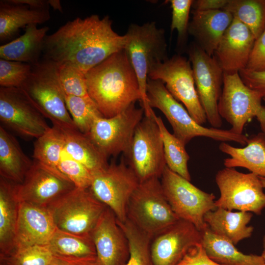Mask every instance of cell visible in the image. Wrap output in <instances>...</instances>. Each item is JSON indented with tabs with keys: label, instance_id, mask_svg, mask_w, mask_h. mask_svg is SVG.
<instances>
[{
	"label": "cell",
	"instance_id": "1",
	"mask_svg": "<svg viewBox=\"0 0 265 265\" xmlns=\"http://www.w3.org/2000/svg\"><path fill=\"white\" fill-rule=\"evenodd\" d=\"M109 16L96 14L68 21L47 35L44 58L58 64L69 63L84 74L112 54L124 50L126 36L112 28Z\"/></svg>",
	"mask_w": 265,
	"mask_h": 265
},
{
	"label": "cell",
	"instance_id": "2",
	"mask_svg": "<svg viewBox=\"0 0 265 265\" xmlns=\"http://www.w3.org/2000/svg\"><path fill=\"white\" fill-rule=\"evenodd\" d=\"M85 76L88 95L104 117H113L141 100L137 77L124 49L91 69Z\"/></svg>",
	"mask_w": 265,
	"mask_h": 265
},
{
	"label": "cell",
	"instance_id": "3",
	"mask_svg": "<svg viewBox=\"0 0 265 265\" xmlns=\"http://www.w3.org/2000/svg\"><path fill=\"white\" fill-rule=\"evenodd\" d=\"M21 88L53 127L62 130H78L66 106L56 63L41 58L32 65L30 76Z\"/></svg>",
	"mask_w": 265,
	"mask_h": 265
},
{
	"label": "cell",
	"instance_id": "4",
	"mask_svg": "<svg viewBox=\"0 0 265 265\" xmlns=\"http://www.w3.org/2000/svg\"><path fill=\"white\" fill-rule=\"evenodd\" d=\"M146 89L150 107L157 108L162 112L172 126L173 134L185 145L198 136L225 142L233 141L242 145L247 144L249 138L243 134H237L230 130L206 128L197 123L162 81L148 78Z\"/></svg>",
	"mask_w": 265,
	"mask_h": 265
},
{
	"label": "cell",
	"instance_id": "5",
	"mask_svg": "<svg viewBox=\"0 0 265 265\" xmlns=\"http://www.w3.org/2000/svg\"><path fill=\"white\" fill-rule=\"evenodd\" d=\"M125 35L124 50L138 80L144 115L151 116L154 111L148 102L147 80L153 66L169 58L165 31L155 22H150L131 24Z\"/></svg>",
	"mask_w": 265,
	"mask_h": 265
},
{
	"label": "cell",
	"instance_id": "6",
	"mask_svg": "<svg viewBox=\"0 0 265 265\" xmlns=\"http://www.w3.org/2000/svg\"><path fill=\"white\" fill-rule=\"evenodd\" d=\"M127 219L152 238L180 219L168 203L159 178L140 182L128 203Z\"/></svg>",
	"mask_w": 265,
	"mask_h": 265
},
{
	"label": "cell",
	"instance_id": "7",
	"mask_svg": "<svg viewBox=\"0 0 265 265\" xmlns=\"http://www.w3.org/2000/svg\"><path fill=\"white\" fill-rule=\"evenodd\" d=\"M262 99L243 83L238 72H224L218 110L220 117L231 125L232 132L243 134L246 124L255 117L265 133V106L262 105Z\"/></svg>",
	"mask_w": 265,
	"mask_h": 265
},
{
	"label": "cell",
	"instance_id": "8",
	"mask_svg": "<svg viewBox=\"0 0 265 265\" xmlns=\"http://www.w3.org/2000/svg\"><path fill=\"white\" fill-rule=\"evenodd\" d=\"M106 207L89 188L78 187L48 206L56 228L76 235L90 234Z\"/></svg>",
	"mask_w": 265,
	"mask_h": 265
},
{
	"label": "cell",
	"instance_id": "9",
	"mask_svg": "<svg viewBox=\"0 0 265 265\" xmlns=\"http://www.w3.org/2000/svg\"><path fill=\"white\" fill-rule=\"evenodd\" d=\"M160 179L164 195L176 215L201 232L206 229L205 215L216 208L214 194L198 188L167 166Z\"/></svg>",
	"mask_w": 265,
	"mask_h": 265
},
{
	"label": "cell",
	"instance_id": "10",
	"mask_svg": "<svg viewBox=\"0 0 265 265\" xmlns=\"http://www.w3.org/2000/svg\"><path fill=\"white\" fill-rule=\"evenodd\" d=\"M215 182L220 193L215 201L216 208L252 212L257 215L265 209L264 187L256 174L225 167L216 173Z\"/></svg>",
	"mask_w": 265,
	"mask_h": 265
},
{
	"label": "cell",
	"instance_id": "11",
	"mask_svg": "<svg viewBox=\"0 0 265 265\" xmlns=\"http://www.w3.org/2000/svg\"><path fill=\"white\" fill-rule=\"evenodd\" d=\"M148 78L162 81L174 98L185 106L197 123L201 125L206 123V115L197 92L189 59L175 55L154 65Z\"/></svg>",
	"mask_w": 265,
	"mask_h": 265
},
{
	"label": "cell",
	"instance_id": "12",
	"mask_svg": "<svg viewBox=\"0 0 265 265\" xmlns=\"http://www.w3.org/2000/svg\"><path fill=\"white\" fill-rule=\"evenodd\" d=\"M155 114L144 115L138 124L127 155L130 166L140 182L160 178L166 166L162 139Z\"/></svg>",
	"mask_w": 265,
	"mask_h": 265
},
{
	"label": "cell",
	"instance_id": "13",
	"mask_svg": "<svg viewBox=\"0 0 265 265\" xmlns=\"http://www.w3.org/2000/svg\"><path fill=\"white\" fill-rule=\"evenodd\" d=\"M140 182L136 174L124 162H111L104 169L94 174L89 190L109 208L117 219L127 220L129 200Z\"/></svg>",
	"mask_w": 265,
	"mask_h": 265
},
{
	"label": "cell",
	"instance_id": "14",
	"mask_svg": "<svg viewBox=\"0 0 265 265\" xmlns=\"http://www.w3.org/2000/svg\"><path fill=\"white\" fill-rule=\"evenodd\" d=\"M134 104L113 117H97L86 135L107 159L122 153L128 155L134 131L144 114L143 108Z\"/></svg>",
	"mask_w": 265,
	"mask_h": 265
},
{
	"label": "cell",
	"instance_id": "15",
	"mask_svg": "<svg viewBox=\"0 0 265 265\" xmlns=\"http://www.w3.org/2000/svg\"><path fill=\"white\" fill-rule=\"evenodd\" d=\"M197 92L207 119L213 128L219 129L222 119L218 103L223 84L224 72L214 56H210L197 44L188 51Z\"/></svg>",
	"mask_w": 265,
	"mask_h": 265
},
{
	"label": "cell",
	"instance_id": "16",
	"mask_svg": "<svg viewBox=\"0 0 265 265\" xmlns=\"http://www.w3.org/2000/svg\"><path fill=\"white\" fill-rule=\"evenodd\" d=\"M0 120L19 135L37 139L51 127L21 88H0Z\"/></svg>",
	"mask_w": 265,
	"mask_h": 265
},
{
	"label": "cell",
	"instance_id": "17",
	"mask_svg": "<svg viewBox=\"0 0 265 265\" xmlns=\"http://www.w3.org/2000/svg\"><path fill=\"white\" fill-rule=\"evenodd\" d=\"M75 187L65 176L34 160L16 191L19 202L48 207Z\"/></svg>",
	"mask_w": 265,
	"mask_h": 265
},
{
	"label": "cell",
	"instance_id": "18",
	"mask_svg": "<svg viewBox=\"0 0 265 265\" xmlns=\"http://www.w3.org/2000/svg\"><path fill=\"white\" fill-rule=\"evenodd\" d=\"M202 240V232L192 223L179 219L152 238L150 251L153 265H176Z\"/></svg>",
	"mask_w": 265,
	"mask_h": 265
},
{
	"label": "cell",
	"instance_id": "19",
	"mask_svg": "<svg viewBox=\"0 0 265 265\" xmlns=\"http://www.w3.org/2000/svg\"><path fill=\"white\" fill-rule=\"evenodd\" d=\"M100 265H125L130 255L127 236L114 212L106 207L90 233Z\"/></svg>",
	"mask_w": 265,
	"mask_h": 265
},
{
	"label": "cell",
	"instance_id": "20",
	"mask_svg": "<svg viewBox=\"0 0 265 265\" xmlns=\"http://www.w3.org/2000/svg\"><path fill=\"white\" fill-rule=\"evenodd\" d=\"M56 229L48 207L20 202L13 249L47 245Z\"/></svg>",
	"mask_w": 265,
	"mask_h": 265
},
{
	"label": "cell",
	"instance_id": "21",
	"mask_svg": "<svg viewBox=\"0 0 265 265\" xmlns=\"http://www.w3.org/2000/svg\"><path fill=\"white\" fill-rule=\"evenodd\" d=\"M255 40L249 28L234 18L213 55L224 73H238L246 68Z\"/></svg>",
	"mask_w": 265,
	"mask_h": 265
},
{
	"label": "cell",
	"instance_id": "22",
	"mask_svg": "<svg viewBox=\"0 0 265 265\" xmlns=\"http://www.w3.org/2000/svg\"><path fill=\"white\" fill-rule=\"evenodd\" d=\"M188 32L196 40L197 45L210 56L215 51L225 32L231 24L233 15L224 9H193Z\"/></svg>",
	"mask_w": 265,
	"mask_h": 265
},
{
	"label": "cell",
	"instance_id": "23",
	"mask_svg": "<svg viewBox=\"0 0 265 265\" xmlns=\"http://www.w3.org/2000/svg\"><path fill=\"white\" fill-rule=\"evenodd\" d=\"M252 217L250 212H233L216 208L207 212L204 219L213 233L236 245L251 236L254 228L247 225Z\"/></svg>",
	"mask_w": 265,
	"mask_h": 265
},
{
	"label": "cell",
	"instance_id": "24",
	"mask_svg": "<svg viewBox=\"0 0 265 265\" xmlns=\"http://www.w3.org/2000/svg\"><path fill=\"white\" fill-rule=\"evenodd\" d=\"M49 9H35L15 3L10 0L0 1V41L13 37L20 28L30 24H40L50 20Z\"/></svg>",
	"mask_w": 265,
	"mask_h": 265
},
{
	"label": "cell",
	"instance_id": "25",
	"mask_svg": "<svg viewBox=\"0 0 265 265\" xmlns=\"http://www.w3.org/2000/svg\"><path fill=\"white\" fill-rule=\"evenodd\" d=\"M49 28H38L36 24L25 27L21 36L0 46V58L33 65L41 60L44 41Z\"/></svg>",
	"mask_w": 265,
	"mask_h": 265
},
{
	"label": "cell",
	"instance_id": "26",
	"mask_svg": "<svg viewBox=\"0 0 265 265\" xmlns=\"http://www.w3.org/2000/svg\"><path fill=\"white\" fill-rule=\"evenodd\" d=\"M246 145L238 148L222 142L219 149L230 157L224 159V165L228 168H245L265 178V133L260 132L249 138Z\"/></svg>",
	"mask_w": 265,
	"mask_h": 265
},
{
	"label": "cell",
	"instance_id": "27",
	"mask_svg": "<svg viewBox=\"0 0 265 265\" xmlns=\"http://www.w3.org/2000/svg\"><path fill=\"white\" fill-rule=\"evenodd\" d=\"M16 184L0 177V257L8 254L14 247L20 203Z\"/></svg>",
	"mask_w": 265,
	"mask_h": 265
},
{
	"label": "cell",
	"instance_id": "28",
	"mask_svg": "<svg viewBox=\"0 0 265 265\" xmlns=\"http://www.w3.org/2000/svg\"><path fill=\"white\" fill-rule=\"evenodd\" d=\"M61 130L63 140L62 155L83 165L92 175L108 166L107 159L87 135L78 130Z\"/></svg>",
	"mask_w": 265,
	"mask_h": 265
},
{
	"label": "cell",
	"instance_id": "29",
	"mask_svg": "<svg viewBox=\"0 0 265 265\" xmlns=\"http://www.w3.org/2000/svg\"><path fill=\"white\" fill-rule=\"evenodd\" d=\"M32 161L24 153L17 139L2 126H0V177L21 184Z\"/></svg>",
	"mask_w": 265,
	"mask_h": 265
},
{
	"label": "cell",
	"instance_id": "30",
	"mask_svg": "<svg viewBox=\"0 0 265 265\" xmlns=\"http://www.w3.org/2000/svg\"><path fill=\"white\" fill-rule=\"evenodd\" d=\"M202 244L208 256L221 265H265L261 256L247 255L233 243L213 233L208 227L202 232Z\"/></svg>",
	"mask_w": 265,
	"mask_h": 265
},
{
	"label": "cell",
	"instance_id": "31",
	"mask_svg": "<svg viewBox=\"0 0 265 265\" xmlns=\"http://www.w3.org/2000/svg\"><path fill=\"white\" fill-rule=\"evenodd\" d=\"M48 246L54 255L76 258L96 256L90 234L76 235L56 228Z\"/></svg>",
	"mask_w": 265,
	"mask_h": 265
},
{
	"label": "cell",
	"instance_id": "32",
	"mask_svg": "<svg viewBox=\"0 0 265 265\" xmlns=\"http://www.w3.org/2000/svg\"><path fill=\"white\" fill-rule=\"evenodd\" d=\"M223 9L246 26L256 40L265 30V0H228Z\"/></svg>",
	"mask_w": 265,
	"mask_h": 265
},
{
	"label": "cell",
	"instance_id": "33",
	"mask_svg": "<svg viewBox=\"0 0 265 265\" xmlns=\"http://www.w3.org/2000/svg\"><path fill=\"white\" fill-rule=\"evenodd\" d=\"M154 118L160 132L166 166L174 172L190 181L187 166L189 156L186 150L185 145L168 131L160 116L155 114Z\"/></svg>",
	"mask_w": 265,
	"mask_h": 265
},
{
	"label": "cell",
	"instance_id": "34",
	"mask_svg": "<svg viewBox=\"0 0 265 265\" xmlns=\"http://www.w3.org/2000/svg\"><path fill=\"white\" fill-rule=\"evenodd\" d=\"M63 144L61 130L53 126L35 141L32 155L34 160L62 174L58 170L57 166Z\"/></svg>",
	"mask_w": 265,
	"mask_h": 265
},
{
	"label": "cell",
	"instance_id": "35",
	"mask_svg": "<svg viewBox=\"0 0 265 265\" xmlns=\"http://www.w3.org/2000/svg\"><path fill=\"white\" fill-rule=\"evenodd\" d=\"M118 223L129 241L130 255L125 265H153L150 244L152 237L144 233L127 219Z\"/></svg>",
	"mask_w": 265,
	"mask_h": 265
},
{
	"label": "cell",
	"instance_id": "36",
	"mask_svg": "<svg viewBox=\"0 0 265 265\" xmlns=\"http://www.w3.org/2000/svg\"><path fill=\"white\" fill-rule=\"evenodd\" d=\"M65 95L67 108L77 129L87 134L95 120L103 116L89 97Z\"/></svg>",
	"mask_w": 265,
	"mask_h": 265
},
{
	"label": "cell",
	"instance_id": "37",
	"mask_svg": "<svg viewBox=\"0 0 265 265\" xmlns=\"http://www.w3.org/2000/svg\"><path fill=\"white\" fill-rule=\"evenodd\" d=\"M53 254L47 245H32L16 248L0 257L4 265H50Z\"/></svg>",
	"mask_w": 265,
	"mask_h": 265
},
{
	"label": "cell",
	"instance_id": "38",
	"mask_svg": "<svg viewBox=\"0 0 265 265\" xmlns=\"http://www.w3.org/2000/svg\"><path fill=\"white\" fill-rule=\"evenodd\" d=\"M58 65L59 80L65 94L82 97H89L85 74L69 63Z\"/></svg>",
	"mask_w": 265,
	"mask_h": 265
},
{
	"label": "cell",
	"instance_id": "39",
	"mask_svg": "<svg viewBox=\"0 0 265 265\" xmlns=\"http://www.w3.org/2000/svg\"><path fill=\"white\" fill-rule=\"evenodd\" d=\"M32 69L31 64L0 58V87L21 88Z\"/></svg>",
	"mask_w": 265,
	"mask_h": 265
},
{
	"label": "cell",
	"instance_id": "40",
	"mask_svg": "<svg viewBox=\"0 0 265 265\" xmlns=\"http://www.w3.org/2000/svg\"><path fill=\"white\" fill-rule=\"evenodd\" d=\"M58 170L69 179L76 187L89 188L92 174L83 165L61 153Z\"/></svg>",
	"mask_w": 265,
	"mask_h": 265
},
{
	"label": "cell",
	"instance_id": "41",
	"mask_svg": "<svg viewBox=\"0 0 265 265\" xmlns=\"http://www.w3.org/2000/svg\"><path fill=\"white\" fill-rule=\"evenodd\" d=\"M172 8L171 30H176L178 42L184 40L188 32V19L192 0H170Z\"/></svg>",
	"mask_w": 265,
	"mask_h": 265
},
{
	"label": "cell",
	"instance_id": "42",
	"mask_svg": "<svg viewBox=\"0 0 265 265\" xmlns=\"http://www.w3.org/2000/svg\"><path fill=\"white\" fill-rule=\"evenodd\" d=\"M245 69L257 72L265 71V30L255 40Z\"/></svg>",
	"mask_w": 265,
	"mask_h": 265
},
{
	"label": "cell",
	"instance_id": "43",
	"mask_svg": "<svg viewBox=\"0 0 265 265\" xmlns=\"http://www.w3.org/2000/svg\"><path fill=\"white\" fill-rule=\"evenodd\" d=\"M176 265H221L207 255L202 243L191 248Z\"/></svg>",
	"mask_w": 265,
	"mask_h": 265
},
{
	"label": "cell",
	"instance_id": "44",
	"mask_svg": "<svg viewBox=\"0 0 265 265\" xmlns=\"http://www.w3.org/2000/svg\"><path fill=\"white\" fill-rule=\"evenodd\" d=\"M238 73L247 86L257 92L262 98L265 97V71L257 72L243 69Z\"/></svg>",
	"mask_w": 265,
	"mask_h": 265
},
{
	"label": "cell",
	"instance_id": "45",
	"mask_svg": "<svg viewBox=\"0 0 265 265\" xmlns=\"http://www.w3.org/2000/svg\"><path fill=\"white\" fill-rule=\"evenodd\" d=\"M50 265H100L96 256L76 258L54 255Z\"/></svg>",
	"mask_w": 265,
	"mask_h": 265
},
{
	"label": "cell",
	"instance_id": "46",
	"mask_svg": "<svg viewBox=\"0 0 265 265\" xmlns=\"http://www.w3.org/2000/svg\"><path fill=\"white\" fill-rule=\"evenodd\" d=\"M228 0H193L192 8L197 10L223 9Z\"/></svg>",
	"mask_w": 265,
	"mask_h": 265
},
{
	"label": "cell",
	"instance_id": "47",
	"mask_svg": "<svg viewBox=\"0 0 265 265\" xmlns=\"http://www.w3.org/2000/svg\"><path fill=\"white\" fill-rule=\"evenodd\" d=\"M15 3L27 5L35 9H49L50 5L48 0H10Z\"/></svg>",
	"mask_w": 265,
	"mask_h": 265
},
{
	"label": "cell",
	"instance_id": "48",
	"mask_svg": "<svg viewBox=\"0 0 265 265\" xmlns=\"http://www.w3.org/2000/svg\"><path fill=\"white\" fill-rule=\"evenodd\" d=\"M48 2L50 7H52L55 10L63 13V9L59 0H48Z\"/></svg>",
	"mask_w": 265,
	"mask_h": 265
},
{
	"label": "cell",
	"instance_id": "49",
	"mask_svg": "<svg viewBox=\"0 0 265 265\" xmlns=\"http://www.w3.org/2000/svg\"><path fill=\"white\" fill-rule=\"evenodd\" d=\"M261 256L262 257L265 263V236L264 237V238H263V251L261 255Z\"/></svg>",
	"mask_w": 265,
	"mask_h": 265
},
{
	"label": "cell",
	"instance_id": "50",
	"mask_svg": "<svg viewBox=\"0 0 265 265\" xmlns=\"http://www.w3.org/2000/svg\"><path fill=\"white\" fill-rule=\"evenodd\" d=\"M259 178H260V180H261V181L262 182L263 187L265 188V178L262 177H259Z\"/></svg>",
	"mask_w": 265,
	"mask_h": 265
},
{
	"label": "cell",
	"instance_id": "51",
	"mask_svg": "<svg viewBox=\"0 0 265 265\" xmlns=\"http://www.w3.org/2000/svg\"><path fill=\"white\" fill-rule=\"evenodd\" d=\"M263 100L264 101V102H265V97L263 98Z\"/></svg>",
	"mask_w": 265,
	"mask_h": 265
},
{
	"label": "cell",
	"instance_id": "52",
	"mask_svg": "<svg viewBox=\"0 0 265 265\" xmlns=\"http://www.w3.org/2000/svg\"><path fill=\"white\" fill-rule=\"evenodd\" d=\"M0 265H4L0 263Z\"/></svg>",
	"mask_w": 265,
	"mask_h": 265
}]
</instances>
